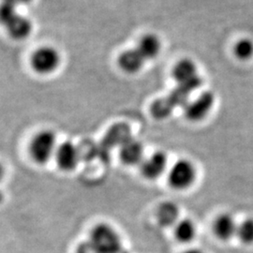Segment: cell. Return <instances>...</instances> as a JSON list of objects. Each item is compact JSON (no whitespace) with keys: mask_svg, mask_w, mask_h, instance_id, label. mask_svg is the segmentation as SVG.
Masks as SVG:
<instances>
[{"mask_svg":"<svg viewBox=\"0 0 253 253\" xmlns=\"http://www.w3.org/2000/svg\"><path fill=\"white\" fill-rule=\"evenodd\" d=\"M89 243L97 253H122L120 236L118 232L109 224L99 223L91 230Z\"/></svg>","mask_w":253,"mask_h":253,"instance_id":"6da1fadb","label":"cell"},{"mask_svg":"<svg viewBox=\"0 0 253 253\" xmlns=\"http://www.w3.org/2000/svg\"><path fill=\"white\" fill-rule=\"evenodd\" d=\"M56 137L51 130H42L33 137L29 145L31 159L38 164L48 163L56 151Z\"/></svg>","mask_w":253,"mask_h":253,"instance_id":"7a4b0ae2","label":"cell"},{"mask_svg":"<svg viewBox=\"0 0 253 253\" xmlns=\"http://www.w3.org/2000/svg\"><path fill=\"white\" fill-rule=\"evenodd\" d=\"M195 178L196 170L193 163L185 159L173 163L168 172V183L174 190L189 189Z\"/></svg>","mask_w":253,"mask_h":253,"instance_id":"3957f363","label":"cell"},{"mask_svg":"<svg viewBox=\"0 0 253 253\" xmlns=\"http://www.w3.org/2000/svg\"><path fill=\"white\" fill-rule=\"evenodd\" d=\"M215 104V95L211 91H205L193 101L184 106V116L191 122H198L208 117Z\"/></svg>","mask_w":253,"mask_h":253,"instance_id":"277c9868","label":"cell"},{"mask_svg":"<svg viewBox=\"0 0 253 253\" xmlns=\"http://www.w3.org/2000/svg\"><path fill=\"white\" fill-rule=\"evenodd\" d=\"M60 63L58 52L50 46H43L33 53L31 56V67L40 74L53 73Z\"/></svg>","mask_w":253,"mask_h":253,"instance_id":"5b68a950","label":"cell"},{"mask_svg":"<svg viewBox=\"0 0 253 253\" xmlns=\"http://www.w3.org/2000/svg\"><path fill=\"white\" fill-rule=\"evenodd\" d=\"M54 158L61 170L70 172L74 170L80 162V151L71 141H66L57 145Z\"/></svg>","mask_w":253,"mask_h":253,"instance_id":"8992f818","label":"cell"},{"mask_svg":"<svg viewBox=\"0 0 253 253\" xmlns=\"http://www.w3.org/2000/svg\"><path fill=\"white\" fill-rule=\"evenodd\" d=\"M167 168V156L162 151H157L145 158L140 164V171L143 176L154 180L163 175Z\"/></svg>","mask_w":253,"mask_h":253,"instance_id":"52a82bcc","label":"cell"},{"mask_svg":"<svg viewBox=\"0 0 253 253\" xmlns=\"http://www.w3.org/2000/svg\"><path fill=\"white\" fill-rule=\"evenodd\" d=\"M119 157L121 162L126 165H140L145 160L143 145L138 140L129 137L120 145Z\"/></svg>","mask_w":253,"mask_h":253,"instance_id":"ba28073f","label":"cell"},{"mask_svg":"<svg viewBox=\"0 0 253 253\" xmlns=\"http://www.w3.org/2000/svg\"><path fill=\"white\" fill-rule=\"evenodd\" d=\"M197 70V66L193 60L190 58H184L174 65L172 76L178 84H187L199 77Z\"/></svg>","mask_w":253,"mask_h":253,"instance_id":"9c48e42d","label":"cell"},{"mask_svg":"<svg viewBox=\"0 0 253 253\" xmlns=\"http://www.w3.org/2000/svg\"><path fill=\"white\" fill-rule=\"evenodd\" d=\"M238 223L231 214L224 213L217 217L214 222L215 235L221 240H229L237 235Z\"/></svg>","mask_w":253,"mask_h":253,"instance_id":"30bf717a","label":"cell"},{"mask_svg":"<svg viewBox=\"0 0 253 253\" xmlns=\"http://www.w3.org/2000/svg\"><path fill=\"white\" fill-rule=\"evenodd\" d=\"M145 59L137 49H129L123 52L118 57V65L120 69L126 73H135L139 72Z\"/></svg>","mask_w":253,"mask_h":253,"instance_id":"8fae6325","label":"cell"},{"mask_svg":"<svg viewBox=\"0 0 253 253\" xmlns=\"http://www.w3.org/2000/svg\"><path fill=\"white\" fill-rule=\"evenodd\" d=\"M179 209L172 202H164L157 210L158 222L163 227L175 225L178 222Z\"/></svg>","mask_w":253,"mask_h":253,"instance_id":"7c38bea8","label":"cell"},{"mask_svg":"<svg viewBox=\"0 0 253 253\" xmlns=\"http://www.w3.org/2000/svg\"><path fill=\"white\" fill-rule=\"evenodd\" d=\"M162 44L158 37L154 34H146L138 42L137 50L146 59H153L161 51Z\"/></svg>","mask_w":253,"mask_h":253,"instance_id":"4fadbf2b","label":"cell"},{"mask_svg":"<svg viewBox=\"0 0 253 253\" xmlns=\"http://www.w3.org/2000/svg\"><path fill=\"white\" fill-rule=\"evenodd\" d=\"M9 35L16 40H23L27 38L31 32V23L28 19L21 15H16L6 24Z\"/></svg>","mask_w":253,"mask_h":253,"instance_id":"5bb4252c","label":"cell"},{"mask_svg":"<svg viewBox=\"0 0 253 253\" xmlns=\"http://www.w3.org/2000/svg\"><path fill=\"white\" fill-rule=\"evenodd\" d=\"M175 238L181 243H189L196 235V226L190 218L178 220L174 225Z\"/></svg>","mask_w":253,"mask_h":253,"instance_id":"9a60e30c","label":"cell"},{"mask_svg":"<svg viewBox=\"0 0 253 253\" xmlns=\"http://www.w3.org/2000/svg\"><path fill=\"white\" fill-rule=\"evenodd\" d=\"M234 54L240 61H250L253 58V40L251 38H242L238 40L234 46Z\"/></svg>","mask_w":253,"mask_h":253,"instance_id":"2e32d148","label":"cell"},{"mask_svg":"<svg viewBox=\"0 0 253 253\" xmlns=\"http://www.w3.org/2000/svg\"><path fill=\"white\" fill-rule=\"evenodd\" d=\"M173 106L171 102L166 98L156 100L151 107V114L154 118L163 119L169 117L173 111Z\"/></svg>","mask_w":253,"mask_h":253,"instance_id":"e0dca14e","label":"cell"},{"mask_svg":"<svg viewBox=\"0 0 253 253\" xmlns=\"http://www.w3.org/2000/svg\"><path fill=\"white\" fill-rule=\"evenodd\" d=\"M236 236L245 244L253 243V218H247L238 224Z\"/></svg>","mask_w":253,"mask_h":253,"instance_id":"ac0fdd59","label":"cell"},{"mask_svg":"<svg viewBox=\"0 0 253 253\" xmlns=\"http://www.w3.org/2000/svg\"><path fill=\"white\" fill-rule=\"evenodd\" d=\"M17 15L15 11V5L8 3V2H3L1 6V21L3 24H8L9 21L12 18H14Z\"/></svg>","mask_w":253,"mask_h":253,"instance_id":"d6986e66","label":"cell"},{"mask_svg":"<svg viewBox=\"0 0 253 253\" xmlns=\"http://www.w3.org/2000/svg\"><path fill=\"white\" fill-rule=\"evenodd\" d=\"M77 253H97V252L94 250L92 245L89 243V241H84L83 242L77 249Z\"/></svg>","mask_w":253,"mask_h":253,"instance_id":"ffe728a7","label":"cell"},{"mask_svg":"<svg viewBox=\"0 0 253 253\" xmlns=\"http://www.w3.org/2000/svg\"><path fill=\"white\" fill-rule=\"evenodd\" d=\"M183 253H205L203 251H201L199 249H190Z\"/></svg>","mask_w":253,"mask_h":253,"instance_id":"44dd1931","label":"cell"},{"mask_svg":"<svg viewBox=\"0 0 253 253\" xmlns=\"http://www.w3.org/2000/svg\"><path fill=\"white\" fill-rule=\"evenodd\" d=\"M4 2H8V3H11V4H19V0H4Z\"/></svg>","mask_w":253,"mask_h":253,"instance_id":"7402d4cb","label":"cell"},{"mask_svg":"<svg viewBox=\"0 0 253 253\" xmlns=\"http://www.w3.org/2000/svg\"><path fill=\"white\" fill-rule=\"evenodd\" d=\"M31 0H19V3H21V4H23V3H28V2H30Z\"/></svg>","mask_w":253,"mask_h":253,"instance_id":"603a6c76","label":"cell"}]
</instances>
